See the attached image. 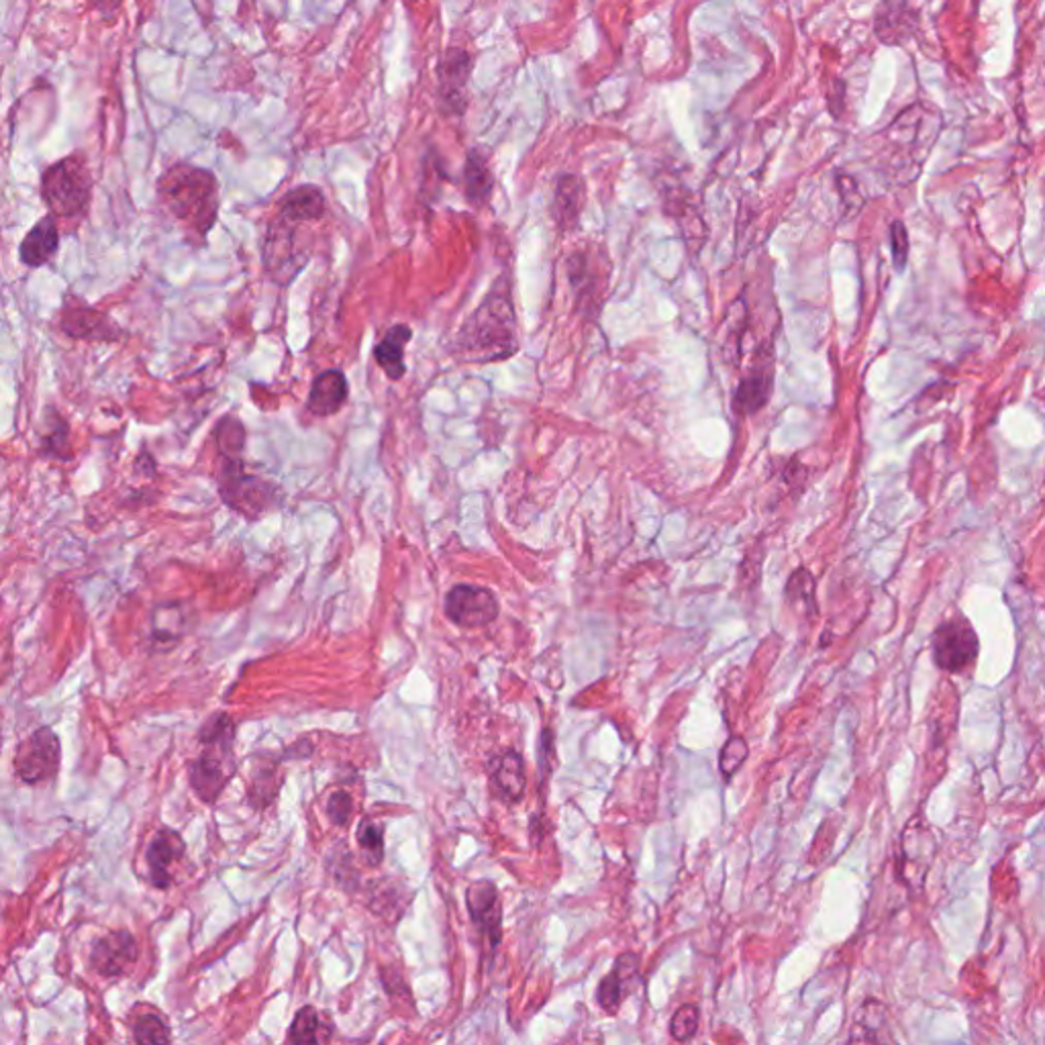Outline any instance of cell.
<instances>
[{
    "mask_svg": "<svg viewBox=\"0 0 1045 1045\" xmlns=\"http://www.w3.org/2000/svg\"><path fill=\"white\" fill-rule=\"evenodd\" d=\"M327 215V198L319 186L300 185L288 190L276 207L262 239V264L274 283L286 288L307 266L308 252L300 246V229Z\"/></svg>",
    "mask_w": 1045,
    "mask_h": 1045,
    "instance_id": "1",
    "label": "cell"
},
{
    "mask_svg": "<svg viewBox=\"0 0 1045 1045\" xmlns=\"http://www.w3.org/2000/svg\"><path fill=\"white\" fill-rule=\"evenodd\" d=\"M156 195L164 213L172 219L195 247L207 239L219 217L217 176L193 164H174L161 174Z\"/></svg>",
    "mask_w": 1045,
    "mask_h": 1045,
    "instance_id": "2",
    "label": "cell"
},
{
    "mask_svg": "<svg viewBox=\"0 0 1045 1045\" xmlns=\"http://www.w3.org/2000/svg\"><path fill=\"white\" fill-rule=\"evenodd\" d=\"M455 349L474 364L503 362L519 352L515 307L506 278H499L470 315L457 333Z\"/></svg>",
    "mask_w": 1045,
    "mask_h": 1045,
    "instance_id": "3",
    "label": "cell"
},
{
    "mask_svg": "<svg viewBox=\"0 0 1045 1045\" xmlns=\"http://www.w3.org/2000/svg\"><path fill=\"white\" fill-rule=\"evenodd\" d=\"M235 727L231 717L217 713L210 717L198 733L203 753L190 762L188 778L190 787L203 802H217L223 790L235 775Z\"/></svg>",
    "mask_w": 1045,
    "mask_h": 1045,
    "instance_id": "4",
    "label": "cell"
},
{
    "mask_svg": "<svg viewBox=\"0 0 1045 1045\" xmlns=\"http://www.w3.org/2000/svg\"><path fill=\"white\" fill-rule=\"evenodd\" d=\"M217 489L223 503L247 521H259L283 503L280 486L270 480L249 474L241 455L223 457L217 474Z\"/></svg>",
    "mask_w": 1045,
    "mask_h": 1045,
    "instance_id": "5",
    "label": "cell"
},
{
    "mask_svg": "<svg viewBox=\"0 0 1045 1045\" xmlns=\"http://www.w3.org/2000/svg\"><path fill=\"white\" fill-rule=\"evenodd\" d=\"M92 198V176L78 154L51 164L41 176V200L56 219H80Z\"/></svg>",
    "mask_w": 1045,
    "mask_h": 1045,
    "instance_id": "6",
    "label": "cell"
},
{
    "mask_svg": "<svg viewBox=\"0 0 1045 1045\" xmlns=\"http://www.w3.org/2000/svg\"><path fill=\"white\" fill-rule=\"evenodd\" d=\"M980 641L966 619H949L935 629L931 653L937 668L949 674H959L978 658Z\"/></svg>",
    "mask_w": 1045,
    "mask_h": 1045,
    "instance_id": "7",
    "label": "cell"
},
{
    "mask_svg": "<svg viewBox=\"0 0 1045 1045\" xmlns=\"http://www.w3.org/2000/svg\"><path fill=\"white\" fill-rule=\"evenodd\" d=\"M62 748L50 727H41L33 736L19 743L14 753V772L27 785L50 780L60 768Z\"/></svg>",
    "mask_w": 1045,
    "mask_h": 1045,
    "instance_id": "8",
    "label": "cell"
},
{
    "mask_svg": "<svg viewBox=\"0 0 1045 1045\" xmlns=\"http://www.w3.org/2000/svg\"><path fill=\"white\" fill-rule=\"evenodd\" d=\"M443 611L457 628L479 629L496 621L501 607L494 592L484 586L455 584L454 589L445 594Z\"/></svg>",
    "mask_w": 1045,
    "mask_h": 1045,
    "instance_id": "9",
    "label": "cell"
},
{
    "mask_svg": "<svg viewBox=\"0 0 1045 1045\" xmlns=\"http://www.w3.org/2000/svg\"><path fill=\"white\" fill-rule=\"evenodd\" d=\"M775 393V356L768 347L766 352H758L746 376L739 382L738 391L733 394V408L743 417H751L760 413L763 406L770 403Z\"/></svg>",
    "mask_w": 1045,
    "mask_h": 1045,
    "instance_id": "10",
    "label": "cell"
},
{
    "mask_svg": "<svg viewBox=\"0 0 1045 1045\" xmlns=\"http://www.w3.org/2000/svg\"><path fill=\"white\" fill-rule=\"evenodd\" d=\"M60 327L68 337L85 339V342H115L121 339L124 332L112 325L107 315L87 305L85 300L63 298Z\"/></svg>",
    "mask_w": 1045,
    "mask_h": 1045,
    "instance_id": "11",
    "label": "cell"
},
{
    "mask_svg": "<svg viewBox=\"0 0 1045 1045\" xmlns=\"http://www.w3.org/2000/svg\"><path fill=\"white\" fill-rule=\"evenodd\" d=\"M470 75H472V58L466 50L450 48L443 53L442 62L437 68V78H440V105L445 115L460 117L466 111V88Z\"/></svg>",
    "mask_w": 1045,
    "mask_h": 1045,
    "instance_id": "12",
    "label": "cell"
},
{
    "mask_svg": "<svg viewBox=\"0 0 1045 1045\" xmlns=\"http://www.w3.org/2000/svg\"><path fill=\"white\" fill-rule=\"evenodd\" d=\"M466 905L472 923L480 934L489 939L492 949L501 946L503 939V903L496 886L489 880H480L467 886Z\"/></svg>",
    "mask_w": 1045,
    "mask_h": 1045,
    "instance_id": "13",
    "label": "cell"
},
{
    "mask_svg": "<svg viewBox=\"0 0 1045 1045\" xmlns=\"http://www.w3.org/2000/svg\"><path fill=\"white\" fill-rule=\"evenodd\" d=\"M139 949L134 935L129 931H115V934L105 935L92 944L90 952V964L92 968L99 972L105 978H117L124 976L137 962Z\"/></svg>",
    "mask_w": 1045,
    "mask_h": 1045,
    "instance_id": "14",
    "label": "cell"
},
{
    "mask_svg": "<svg viewBox=\"0 0 1045 1045\" xmlns=\"http://www.w3.org/2000/svg\"><path fill=\"white\" fill-rule=\"evenodd\" d=\"M186 844L183 836L164 827L160 829L148 846L149 878L156 888H168L172 885L174 864L185 858Z\"/></svg>",
    "mask_w": 1045,
    "mask_h": 1045,
    "instance_id": "15",
    "label": "cell"
},
{
    "mask_svg": "<svg viewBox=\"0 0 1045 1045\" xmlns=\"http://www.w3.org/2000/svg\"><path fill=\"white\" fill-rule=\"evenodd\" d=\"M58 249H60L58 221L53 215H46L27 231L19 246V259L27 268L38 270L56 258Z\"/></svg>",
    "mask_w": 1045,
    "mask_h": 1045,
    "instance_id": "16",
    "label": "cell"
},
{
    "mask_svg": "<svg viewBox=\"0 0 1045 1045\" xmlns=\"http://www.w3.org/2000/svg\"><path fill=\"white\" fill-rule=\"evenodd\" d=\"M349 398V384L342 369H325L310 384L307 408L315 417L337 415Z\"/></svg>",
    "mask_w": 1045,
    "mask_h": 1045,
    "instance_id": "17",
    "label": "cell"
},
{
    "mask_svg": "<svg viewBox=\"0 0 1045 1045\" xmlns=\"http://www.w3.org/2000/svg\"><path fill=\"white\" fill-rule=\"evenodd\" d=\"M874 29L886 46H903L917 29V13L909 0H885L874 17Z\"/></svg>",
    "mask_w": 1045,
    "mask_h": 1045,
    "instance_id": "18",
    "label": "cell"
},
{
    "mask_svg": "<svg viewBox=\"0 0 1045 1045\" xmlns=\"http://www.w3.org/2000/svg\"><path fill=\"white\" fill-rule=\"evenodd\" d=\"M492 787L504 802H519L528 788L525 762L516 750L501 751L489 762Z\"/></svg>",
    "mask_w": 1045,
    "mask_h": 1045,
    "instance_id": "19",
    "label": "cell"
},
{
    "mask_svg": "<svg viewBox=\"0 0 1045 1045\" xmlns=\"http://www.w3.org/2000/svg\"><path fill=\"white\" fill-rule=\"evenodd\" d=\"M640 974V956L638 954H621L615 959L613 970L604 976L599 990H597V1000L601 1008H604L609 1015H615L619 1007L625 1000V990L628 984L633 983Z\"/></svg>",
    "mask_w": 1045,
    "mask_h": 1045,
    "instance_id": "20",
    "label": "cell"
},
{
    "mask_svg": "<svg viewBox=\"0 0 1045 1045\" xmlns=\"http://www.w3.org/2000/svg\"><path fill=\"white\" fill-rule=\"evenodd\" d=\"M413 339V329L405 323H396L374 345L372 356L388 381H401L406 374L405 347Z\"/></svg>",
    "mask_w": 1045,
    "mask_h": 1045,
    "instance_id": "21",
    "label": "cell"
},
{
    "mask_svg": "<svg viewBox=\"0 0 1045 1045\" xmlns=\"http://www.w3.org/2000/svg\"><path fill=\"white\" fill-rule=\"evenodd\" d=\"M586 188L579 176L566 174L558 180L554 197V219L562 231L579 229L580 215L584 209Z\"/></svg>",
    "mask_w": 1045,
    "mask_h": 1045,
    "instance_id": "22",
    "label": "cell"
},
{
    "mask_svg": "<svg viewBox=\"0 0 1045 1045\" xmlns=\"http://www.w3.org/2000/svg\"><path fill=\"white\" fill-rule=\"evenodd\" d=\"M494 190V176L486 156L479 149H470L464 164V197L474 209L489 205Z\"/></svg>",
    "mask_w": 1045,
    "mask_h": 1045,
    "instance_id": "23",
    "label": "cell"
},
{
    "mask_svg": "<svg viewBox=\"0 0 1045 1045\" xmlns=\"http://www.w3.org/2000/svg\"><path fill=\"white\" fill-rule=\"evenodd\" d=\"M568 268V278H570V284H572V290L576 295V300H579L582 307H591L592 313L597 308V300H599V290L604 288V284L599 283V274H594V264L592 259L584 254V252H574L566 262Z\"/></svg>",
    "mask_w": 1045,
    "mask_h": 1045,
    "instance_id": "24",
    "label": "cell"
},
{
    "mask_svg": "<svg viewBox=\"0 0 1045 1045\" xmlns=\"http://www.w3.org/2000/svg\"><path fill=\"white\" fill-rule=\"evenodd\" d=\"M46 427L39 433V452L50 460H70V423L51 406L43 417Z\"/></svg>",
    "mask_w": 1045,
    "mask_h": 1045,
    "instance_id": "25",
    "label": "cell"
},
{
    "mask_svg": "<svg viewBox=\"0 0 1045 1045\" xmlns=\"http://www.w3.org/2000/svg\"><path fill=\"white\" fill-rule=\"evenodd\" d=\"M332 1025L321 1019L317 1008L303 1007L290 1025L288 1039L295 1044H325L332 1039Z\"/></svg>",
    "mask_w": 1045,
    "mask_h": 1045,
    "instance_id": "26",
    "label": "cell"
},
{
    "mask_svg": "<svg viewBox=\"0 0 1045 1045\" xmlns=\"http://www.w3.org/2000/svg\"><path fill=\"white\" fill-rule=\"evenodd\" d=\"M886 1025V1008L876 1003V1000H866L864 1007L860 1008L858 1017H856V1025H854V1033L849 1037V1042H885V1039H890L880 1033V1029H885Z\"/></svg>",
    "mask_w": 1045,
    "mask_h": 1045,
    "instance_id": "27",
    "label": "cell"
},
{
    "mask_svg": "<svg viewBox=\"0 0 1045 1045\" xmlns=\"http://www.w3.org/2000/svg\"><path fill=\"white\" fill-rule=\"evenodd\" d=\"M185 621L186 617L180 604L158 607L151 615V635H154V640L161 641V643L164 641L176 643L185 633Z\"/></svg>",
    "mask_w": 1045,
    "mask_h": 1045,
    "instance_id": "28",
    "label": "cell"
},
{
    "mask_svg": "<svg viewBox=\"0 0 1045 1045\" xmlns=\"http://www.w3.org/2000/svg\"><path fill=\"white\" fill-rule=\"evenodd\" d=\"M788 603L800 609L805 615H817V599H815V579L807 568H797L787 582Z\"/></svg>",
    "mask_w": 1045,
    "mask_h": 1045,
    "instance_id": "29",
    "label": "cell"
},
{
    "mask_svg": "<svg viewBox=\"0 0 1045 1045\" xmlns=\"http://www.w3.org/2000/svg\"><path fill=\"white\" fill-rule=\"evenodd\" d=\"M246 427L234 415H225L215 427V443L223 457H237L246 447Z\"/></svg>",
    "mask_w": 1045,
    "mask_h": 1045,
    "instance_id": "30",
    "label": "cell"
},
{
    "mask_svg": "<svg viewBox=\"0 0 1045 1045\" xmlns=\"http://www.w3.org/2000/svg\"><path fill=\"white\" fill-rule=\"evenodd\" d=\"M357 844L364 849L372 866H378L384 858V829L376 821H362L357 827Z\"/></svg>",
    "mask_w": 1045,
    "mask_h": 1045,
    "instance_id": "31",
    "label": "cell"
},
{
    "mask_svg": "<svg viewBox=\"0 0 1045 1045\" xmlns=\"http://www.w3.org/2000/svg\"><path fill=\"white\" fill-rule=\"evenodd\" d=\"M748 756H750V746H748L746 739L739 738V736L727 739L721 756H719V768H721L723 778L731 780L733 776L738 775L739 768L748 760Z\"/></svg>",
    "mask_w": 1045,
    "mask_h": 1045,
    "instance_id": "32",
    "label": "cell"
},
{
    "mask_svg": "<svg viewBox=\"0 0 1045 1045\" xmlns=\"http://www.w3.org/2000/svg\"><path fill=\"white\" fill-rule=\"evenodd\" d=\"M137 1044H170V1029L158 1015H144L134 1027Z\"/></svg>",
    "mask_w": 1045,
    "mask_h": 1045,
    "instance_id": "33",
    "label": "cell"
},
{
    "mask_svg": "<svg viewBox=\"0 0 1045 1045\" xmlns=\"http://www.w3.org/2000/svg\"><path fill=\"white\" fill-rule=\"evenodd\" d=\"M699 1023H701L699 1007L682 1005L670 1021V1033L677 1042H690L699 1032Z\"/></svg>",
    "mask_w": 1045,
    "mask_h": 1045,
    "instance_id": "34",
    "label": "cell"
},
{
    "mask_svg": "<svg viewBox=\"0 0 1045 1045\" xmlns=\"http://www.w3.org/2000/svg\"><path fill=\"white\" fill-rule=\"evenodd\" d=\"M327 815H329V821L337 827H344V825L349 824L352 815H354V800H352V795L345 792V790H337L333 792L329 800H327Z\"/></svg>",
    "mask_w": 1045,
    "mask_h": 1045,
    "instance_id": "35",
    "label": "cell"
},
{
    "mask_svg": "<svg viewBox=\"0 0 1045 1045\" xmlns=\"http://www.w3.org/2000/svg\"><path fill=\"white\" fill-rule=\"evenodd\" d=\"M890 246H893V262L898 272L905 270L909 259V234L903 221L893 223L890 227Z\"/></svg>",
    "mask_w": 1045,
    "mask_h": 1045,
    "instance_id": "36",
    "label": "cell"
},
{
    "mask_svg": "<svg viewBox=\"0 0 1045 1045\" xmlns=\"http://www.w3.org/2000/svg\"><path fill=\"white\" fill-rule=\"evenodd\" d=\"M90 7L99 13L105 21H115L124 7V0H90Z\"/></svg>",
    "mask_w": 1045,
    "mask_h": 1045,
    "instance_id": "37",
    "label": "cell"
}]
</instances>
